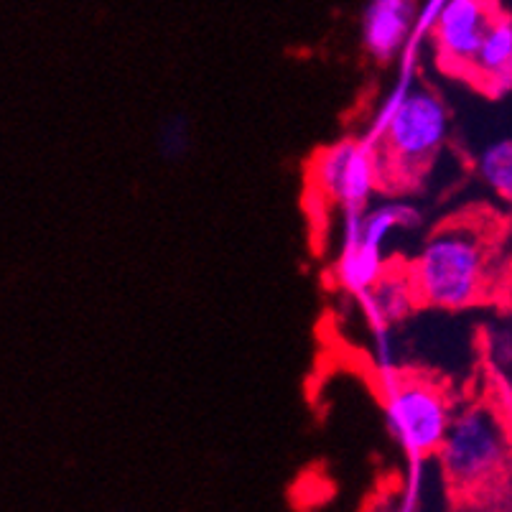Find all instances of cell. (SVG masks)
I'll list each match as a JSON object with an SVG mask.
<instances>
[{"label": "cell", "instance_id": "cell-1", "mask_svg": "<svg viewBox=\"0 0 512 512\" xmlns=\"http://www.w3.org/2000/svg\"><path fill=\"white\" fill-rule=\"evenodd\" d=\"M446 487L467 507L512 510V423L490 403L454 411L436 451Z\"/></svg>", "mask_w": 512, "mask_h": 512}, {"label": "cell", "instance_id": "cell-2", "mask_svg": "<svg viewBox=\"0 0 512 512\" xmlns=\"http://www.w3.org/2000/svg\"><path fill=\"white\" fill-rule=\"evenodd\" d=\"M495 242L484 217H456L428 235L408 278L416 301L436 309H467L490 293Z\"/></svg>", "mask_w": 512, "mask_h": 512}, {"label": "cell", "instance_id": "cell-3", "mask_svg": "<svg viewBox=\"0 0 512 512\" xmlns=\"http://www.w3.org/2000/svg\"><path fill=\"white\" fill-rule=\"evenodd\" d=\"M449 136V110L426 87L406 92L385 118L372 146L383 186H411L434 164Z\"/></svg>", "mask_w": 512, "mask_h": 512}, {"label": "cell", "instance_id": "cell-4", "mask_svg": "<svg viewBox=\"0 0 512 512\" xmlns=\"http://www.w3.org/2000/svg\"><path fill=\"white\" fill-rule=\"evenodd\" d=\"M388 426L408 456H436L454 418L449 395L423 375H388L380 390Z\"/></svg>", "mask_w": 512, "mask_h": 512}, {"label": "cell", "instance_id": "cell-5", "mask_svg": "<svg viewBox=\"0 0 512 512\" xmlns=\"http://www.w3.org/2000/svg\"><path fill=\"white\" fill-rule=\"evenodd\" d=\"M311 181L321 199L344 209H362L370 194L380 186L375 151L370 143L342 141L316 153Z\"/></svg>", "mask_w": 512, "mask_h": 512}, {"label": "cell", "instance_id": "cell-6", "mask_svg": "<svg viewBox=\"0 0 512 512\" xmlns=\"http://www.w3.org/2000/svg\"><path fill=\"white\" fill-rule=\"evenodd\" d=\"M500 13L497 0H446L434 23L439 62L449 72L467 77L479 44Z\"/></svg>", "mask_w": 512, "mask_h": 512}, {"label": "cell", "instance_id": "cell-7", "mask_svg": "<svg viewBox=\"0 0 512 512\" xmlns=\"http://www.w3.org/2000/svg\"><path fill=\"white\" fill-rule=\"evenodd\" d=\"M416 16V0H370L362 13V44L377 62H390L406 49Z\"/></svg>", "mask_w": 512, "mask_h": 512}, {"label": "cell", "instance_id": "cell-8", "mask_svg": "<svg viewBox=\"0 0 512 512\" xmlns=\"http://www.w3.org/2000/svg\"><path fill=\"white\" fill-rule=\"evenodd\" d=\"M467 77L490 95L512 90V18L500 13L479 44Z\"/></svg>", "mask_w": 512, "mask_h": 512}, {"label": "cell", "instance_id": "cell-9", "mask_svg": "<svg viewBox=\"0 0 512 512\" xmlns=\"http://www.w3.org/2000/svg\"><path fill=\"white\" fill-rule=\"evenodd\" d=\"M479 176L502 202L512 204V138L484 148L479 156Z\"/></svg>", "mask_w": 512, "mask_h": 512}, {"label": "cell", "instance_id": "cell-10", "mask_svg": "<svg viewBox=\"0 0 512 512\" xmlns=\"http://www.w3.org/2000/svg\"><path fill=\"white\" fill-rule=\"evenodd\" d=\"M377 276H383L377 248L360 240L355 248H349L347 255H344L342 278L352 288H367L377 281Z\"/></svg>", "mask_w": 512, "mask_h": 512}]
</instances>
